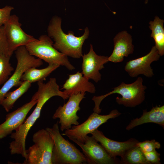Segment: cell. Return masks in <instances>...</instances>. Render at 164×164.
I'll return each mask as SVG.
<instances>
[{
  "label": "cell",
  "mask_w": 164,
  "mask_h": 164,
  "mask_svg": "<svg viewBox=\"0 0 164 164\" xmlns=\"http://www.w3.org/2000/svg\"><path fill=\"white\" fill-rule=\"evenodd\" d=\"M3 26L0 27V55L2 54L12 56Z\"/></svg>",
  "instance_id": "cell-25"
},
{
  "label": "cell",
  "mask_w": 164,
  "mask_h": 164,
  "mask_svg": "<svg viewBox=\"0 0 164 164\" xmlns=\"http://www.w3.org/2000/svg\"><path fill=\"white\" fill-rule=\"evenodd\" d=\"M148 0H145V4H147L148 2Z\"/></svg>",
  "instance_id": "cell-28"
},
{
  "label": "cell",
  "mask_w": 164,
  "mask_h": 164,
  "mask_svg": "<svg viewBox=\"0 0 164 164\" xmlns=\"http://www.w3.org/2000/svg\"><path fill=\"white\" fill-rule=\"evenodd\" d=\"M71 140L81 148L89 164L120 163L119 159L110 156L92 136L87 135L85 138L83 143L75 139Z\"/></svg>",
  "instance_id": "cell-10"
},
{
  "label": "cell",
  "mask_w": 164,
  "mask_h": 164,
  "mask_svg": "<svg viewBox=\"0 0 164 164\" xmlns=\"http://www.w3.org/2000/svg\"><path fill=\"white\" fill-rule=\"evenodd\" d=\"M114 49L108 57V61L114 63L123 61L125 57H127L134 51L131 35L125 30L118 33L113 39Z\"/></svg>",
  "instance_id": "cell-16"
},
{
  "label": "cell",
  "mask_w": 164,
  "mask_h": 164,
  "mask_svg": "<svg viewBox=\"0 0 164 164\" xmlns=\"http://www.w3.org/2000/svg\"><path fill=\"white\" fill-rule=\"evenodd\" d=\"M148 123L158 124L164 128V105L153 107L149 111L144 110L142 115L139 118L132 120L126 127V129L130 130L134 127Z\"/></svg>",
  "instance_id": "cell-18"
},
{
  "label": "cell",
  "mask_w": 164,
  "mask_h": 164,
  "mask_svg": "<svg viewBox=\"0 0 164 164\" xmlns=\"http://www.w3.org/2000/svg\"><path fill=\"white\" fill-rule=\"evenodd\" d=\"M14 51L17 65L13 73L0 89V105L11 89L21 85L22 82L21 80L22 76L27 69L31 67H39L43 64L42 60L31 55L25 46L18 47Z\"/></svg>",
  "instance_id": "cell-7"
},
{
  "label": "cell",
  "mask_w": 164,
  "mask_h": 164,
  "mask_svg": "<svg viewBox=\"0 0 164 164\" xmlns=\"http://www.w3.org/2000/svg\"><path fill=\"white\" fill-rule=\"evenodd\" d=\"M53 43L48 36L42 35L38 39L29 42L25 46L31 55L43 60L49 64L63 66L71 70L75 69L67 56L54 48Z\"/></svg>",
  "instance_id": "cell-5"
},
{
  "label": "cell",
  "mask_w": 164,
  "mask_h": 164,
  "mask_svg": "<svg viewBox=\"0 0 164 164\" xmlns=\"http://www.w3.org/2000/svg\"><path fill=\"white\" fill-rule=\"evenodd\" d=\"M143 80L141 77H138L134 82L126 84L122 82L118 86L113 88V90L100 96H94L92 98L95 105L93 108L94 112L100 114L101 111L100 106L102 101L109 95L114 94H118L121 95V97L116 98L117 103L128 107H134L141 104L145 99V90L146 87L143 84Z\"/></svg>",
  "instance_id": "cell-4"
},
{
  "label": "cell",
  "mask_w": 164,
  "mask_h": 164,
  "mask_svg": "<svg viewBox=\"0 0 164 164\" xmlns=\"http://www.w3.org/2000/svg\"><path fill=\"white\" fill-rule=\"evenodd\" d=\"M31 86V83L27 81H22L21 85L15 90L9 91L5 95L1 105L7 112L12 109L17 100L26 93Z\"/></svg>",
  "instance_id": "cell-21"
},
{
  "label": "cell",
  "mask_w": 164,
  "mask_h": 164,
  "mask_svg": "<svg viewBox=\"0 0 164 164\" xmlns=\"http://www.w3.org/2000/svg\"><path fill=\"white\" fill-rule=\"evenodd\" d=\"M68 78L63 84L62 89L69 97L79 92L94 93L96 88L94 85L84 77L79 71L69 75Z\"/></svg>",
  "instance_id": "cell-17"
},
{
  "label": "cell",
  "mask_w": 164,
  "mask_h": 164,
  "mask_svg": "<svg viewBox=\"0 0 164 164\" xmlns=\"http://www.w3.org/2000/svg\"><path fill=\"white\" fill-rule=\"evenodd\" d=\"M137 145L143 152H149L159 149L161 147L160 143L155 140H146L143 142H138Z\"/></svg>",
  "instance_id": "cell-24"
},
{
  "label": "cell",
  "mask_w": 164,
  "mask_h": 164,
  "mask_svg": "<svg viewBox=\"0 0 164 164\" xmlns=\"http://www.w3.org/2000/svg\"><path fill=\"white\" fill-rule=\"evenodd\" d=\"M164 22L163 20L156 16L153 21L149 22V27L152 31L150 36L155 41V46L160 56L164 54Z\"/></svg>",
  "instance_id": "cell-20"
},
{
  "label": "cell",
  "mask_w": 164,
  "mask_h": 164,
  "mask_svg": "<svg viewBox=\"0 0 164 164\" xmlns=\"http://www.w3.org/2000/svg\"><path fill=\"white\" fill-rule=\"evenodd\" d=\"M121 157L120 164H150L146 159L143 152L137 146L128 150Z\"/></svg>",
  "instance_id": "cell-22"
},
{
  "label": "cell",
  "mask_w": 164,
  "mask_h": 164,
  "mask_svg": "<svg viewBox=\"0 0 164 164\" xmlns=\"http://www.w3.org/2000/svg\"><path fill=\"white\" fill-rule=\"evenodd\" d=\"M37 102V99L32 98L29 102L6 115L5 121L0 124V139L11 134L23 123L27 114Z\"/></svg>",
  "instance_id": "cell-13"
},
{
  "label": "cell",
  "mask_w": 164,
  "mask_h": 164,
  "mask_svg": "<svg viewBox=\"0 0 164 164\" xmlns=\"http://www.w3.org/2000/svg\"><path fill=\"white\" fill-rule=\"evenodd\" d=\"M56 94L54 89L49 85L44 84L38 85L37 91L32 97L37 100L35 108L15 132L11 134V138L14 139L9 143V148L11 155L20 154L26 159V142L29 132L39 117L44 105L50 98L55 96Z\"/></svg>",
  "instance_id": "cell-1"
},
{
  "label": "cell",
  "mask_w": 164,
  "mask_h": 164,
  "mask_svg": "<svg viewBox=\"0 0 164 164\" xmlns=\"http://www.w3.org/2000/svg\"><path fill=\"white\" fill-rule=\"evenodd\" d=\"M3 26L10 50L12 53L18 47L25 46L36 39L22 29L19 17L15 15H11Z\"/></svg>",
  "instance_id": "cell-11"
},
{
  "label": "cell",
  "mask_w": 164,
  "mask_h": 164,
  "mask_svg": "<svg viewBox=\"0 0 164 164\" xmlns=\"http://www.w3.org/2000/svg\"><path fill=\"white\" fill-rule=\"evenodd\" d=\"M91 134L97 142H100L107 153L114 158L118 156L121 157L128 150L137 146V143L139 142L133 138L123 142L113 140L106 137L98 129Z\"/></svg>",
  "instance_id": "cell-15"
},
{
  "label": "cell",
  "mask_w": 164,
  "mask_h": 164,
  "mask_svg": "<svg viewBox=\"0 0 164 164\" xmlns=\"http://www.w3.org/2000/svg\"><path fill=\"white\" fill-rule=\"evenodd\" d=\"M147 161L150 164H160V154L155 150L149 152H143Z\"/></svg>",
  "instance_id": "cell-27"
},
{
  "label": "cell",
  "mask_w": 164,
  "mask_h": 164,
  "mask_svg": "<svg viewBox=\"0 0 164 164\" xmlns=\"http://www.w3.org/2000/svg\"><path fill=\"white\" fill-rule=\"evenodd\" d=\"M46 129L51 135L54 141L52 157V164H86L88 161L83 152L60 134L58 121L52 128Z\"/></svg>",
  "instance_id": "cell-3"
},
{
  "label": "cell",
  "mask_w": 164,
  "mask_h": 164,
  "mask_svg": "<svg viewBox=\"0 0 164 164\" xmlns=\"http://www.w3.org/2000/svg\"><path fill=\"white\" fill-rule=\"evenodd\" d=\"M61 19L56 16L51 19L47 28L48 36L54 41L53 46L59 52L74 58H79L82 56V46L87 38L89 31L87 28L85 29L83 35L76 37L72 31L66 34L61 27Z\"/></svg>",
  "instance_id": "cell-2"
},
{
  "label": "cell",
  "mask_w": 164,
  "mask_h": 164,
  "mask_svg": "<svg viewBox=\"0 0 164 164\" xmlns=\"http://www.w3.org/2000/svg\"><path fill=\"white\" fill-rule=\"evenodd\" d=\"M160 56L157 50L154 46L149 52L145 56L127 62L125 70L132 77H137L140 74L151 77L154 74L151 64L158 60Z\"/></svg>",
  "instance_id": "cell-12"
},
{
  "label": "cell",
  "mask_w": 164,
  "mask_h": 164,
  "mask_svg": "<svg viewBox=\"0 0 164 164\" xmlns=\"http://www.w3.org/2000/svg\"><path fill=\"white\" fill-rule=\"evenodd\" d=\"M11 56L5 54L0 55V85L8 80L14 70L9 62Z\"/></svg>",
  "instance_id": "cell-23"
},
{
  "label": "cell",
  "mask_w": 164,
  "mask_h": 164,
  "mask_svg": "<svg viewBox=\"0 0 164 164\" xmlns=\"http://www.w3.org/2000/svg\"><path fill=\"white\" fill-rule=\"evenodd\" d=\"M85 95V93L79 92L71 95L66 103L60 106L56 110L52 118L59 119L61 131L71 128L72 125L79 124L78 120L80 118L77 113L80 109V104Z\"/></svg>",
  "instance_id": "cell-9"
},
{
  "label": "cell",
  "mask_w": 164,
  "mask_h": 164,
  "mask_svg": "<svg viewBox=\"0 0 164 164\" xmlns=\"http://www.w3.org/2000/svg\"><path fill=\"white\" fill-rule=\"evenodd\" d=\"M34 144L26 150V157L23 164H52L51 157L53 139L46 129H42L33 135Z\"/></svg>",
  "instance_id": "cell-6"
},
{
  "label": "cell",
  "mask_w": 164,
  "mask_h": 164,
  "mask_svg": "<svg viewBox=\"0 0 164 164\" xmlns=\"http://www.w3.org/2000/svg\"><path fill=\"white\" fill-rule=\"evenodd\" d=\"M99 114L94 112L84 122L72 126L71 128L65 130L62 135L66 136L70 140L75 139L83 143L85 137L88 134H91L109 119L114 118L121 113L117 109H114L107 115Z\"/></svg>",
  "instance_id": "cell-8"
},
{
  "label": "cell",
  "mask_w": 164,
  "mask_h": 164,
  "mask_svg": "<svg viewBox=\"0 0 164 164\" xmlns=\"http://www.w3.org/2000/svg\"><path fill=\"white\" fill-rule=\"evenodd\" d=\"M60 66L57 64H49L46 67L38 69L35 67H31L27 69L22 75L21 80L27 81L30 83L43 81L53 71Z\"/></svg>",
  "instance_id": "cell-19"
},
{
  "label": "cell",
  "mask_w": 164,
  "mask_h": 164,
  "mask_svg": "<svg viewBox=\"0 0 164 164\" xmlns=\"http://www.w3.org/2000/svg\"><path fill=\"white\" fill-rule=\"evenodd\" d=\"M13 9V7L8 5L2 8H0V27L3 26L8 19L11 15V12Z\"/></svg>",
  "instance_id": "cell-26"
},
{
  "label": "cell",
  "mask_w": 164,
  "mask_h": 164,
  "mask_svg": "<svg viewBox=\"0 0 164 164\" xmlns=\"http://www.w3.org/2000/svg\"><path fill=\"white\" fill-rule=\"evenodd\" d=\"M82 73L88 79H92L97 83L101 80V75L99 71L104 68V65L108 62V57L97 54L91 45L90 50L82 56Z\"/></svg>",
  "instance_id": "cell-14"
}]
</instances>
